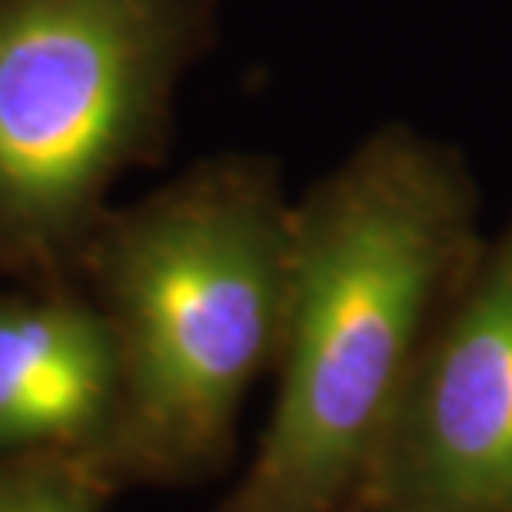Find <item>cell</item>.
Wrapping results in <instances>:
<instances>
[{"label":"cell","mask_w":512,"mask_h":512,"mask_svg":"<svg viewBox=\"0 0 512 512\" xmlns=\"http://www.w3.org/2000/svg\"><path fill=\"white\" fill-rule=\"evenodd\" d=\"M479 187L453 143L370 130L293 200L276 396L217 512H360L439 316L473 270Z\"/></svg>","instance_id":"6da1fadb"},{"label":"cell","mask_w":512,"mask_h":512,"mask_svg":"<svg viewBox=\"0 0 512 512\" xmlns=\"http://www.w3.org/2000/svg\"><path fill=\"white\" fill-rule=\"evenodd\" d=\"M293 200L270 153H210L110 207L77 283L107 316L120 396L97 466L120 486H190L237 446L290 300Z\"/></svg>","instance_id":"7a4b0ae2"},{"label":"cell","mask_w":512,"mask_h":512,"mask_svg":"<svg viewBox=\"0 0 512 512\" xmlns=\"http://www.w3.org/2000/svg\"><path fill=\"white\" fill-rule=\"evenodd\" d=\"M223 0H0V283H77L124 177L167 160Z\"/></svg>","instance_id":"3957f363"},{"label":"cell","mask_w":512,"mask_h":512,"mask_svg":"<svg viewBox=\"0 0 512 512\" xmlns=\"http://www.w3.org/2000/svg\"><path fill=\"white\" fill-rule=\"evenodd\" d=\"M363 509L512 512V213L439 316Z\"/></svg>","instance_id":"277c9868"},{"label":"cell","mask_w":512,"mask_h":512,"mask_svg":"<svg viewBox=\"0 0 512 512\" xmlns=\"http://www.w3.org/2000/svg\"><path fill=\"white\" fill-rule=\"evenodd\" d=\"M120 396L107 316L80 283L0 286V453L100 456Z\"/></svg>","instance_id":"5b68a950"},{"label":"cell","mask_w":512,"mask_h":512,"mask_svg":"<svg viewBox=\"0 0 512 512\" xmlns=\"http://www.w3.org/2000/svg\"><path fill=\"white\" fill-rule=\"evenodd\" d=\"M114 493L94 456L64 449L0 453V512H104Z\"/></svg>","instance_id":"8992f818"},{"label":"cell","mask_w":512,"mask_h":512,"mask_svg":"<svg viewBox=\"0 0 512 512\" xmlns=\"http://www.w3.org/2000/svg\"><path fill=\"white\" fill-rule=\"evenodd\" d=\"M360 512H373V509H360Z\"/></svg>","instance_id":"52a82bcc"}]
</instances>
